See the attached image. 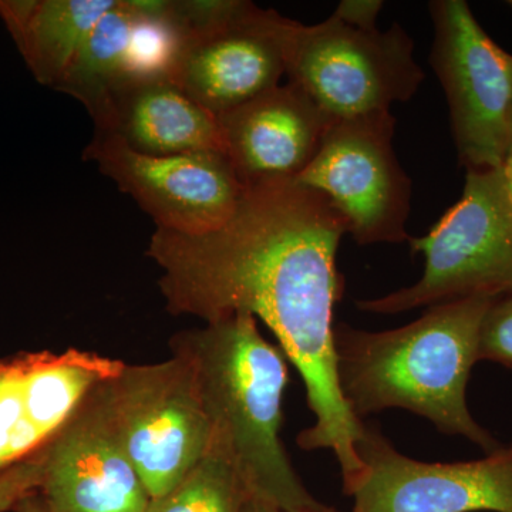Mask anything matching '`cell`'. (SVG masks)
<instances>
[{
    "label": "cell",
    "mask_w": 512,
    "mask_h": 512,
    "mask_svg": "<svg viewBox=\"0 0 512 512\" xmlns=\"http://www.w3.org/2000/svg\"><path fill=\"white\" fill-rule=\"evenodd\" d=\"M500 170L501 174H503L505 188H507L508 195H510L512 201V141Z\"/></svg>",
    "instance_id": "cell-24"
},
{
    "label": "cell",
    "mask_w": 512,
    "mask_h": 512,
    "mask_svg": "<svg viewBox=\"0 0 512 512\" xmlns=\"http://www.w3.org/2000/svg\"><path fill=\"white\" fill-rule=\"evenodd\" d=\"M394 131L390 110L333 121L318 154L295 178L335 205L359 245L410 241L413 184L394 151Z\"/></svg>",
    "instance_id": "cell-8"
},
{
    "label": "cell",
    "mask_w": 512,
    "mask_h": 512,
    "mask_svg": "<svg viewBox=\"0 0 512 512\" xmlns=\"http://www.w3.org/2000/svg\"><path fill=\"white\" fill-rule=\"evenodd\" d=\"M285 76L332 121L389 111L412 100L426 77L400 23L360 30L333 16L308 26L293 20Z\"/></svg>",
    "instance_id": "cell-5"
},
{
    "label": "cell",
    "mask_w": 512,
    "mask_h": 512,
    "mask_svg": "<svg viewBox=\"0 0 512 512\" xmlns=\"http://www.w3.org/2000/svg\"><path fill=\"white\" fill-rule=\"evenodd\" d=\"M495 299L431 306L409 325L386 332L335 325L338 382L350 412L362 420L387 409L409 410L487 454L498 450L500 443L473 419L466 399L481 323Z\"/></svg>",
    "instance_id": "cell-3"
},
{
    "label": "cell",
    "mask_w": 512,
    "mask_h": 512,
    "mask_svg": "<svg viewBox=\"0 0 512 512\" xmlns=\"http://www.w3.org/2000/svg\"><path fill=\"white\" fill-rule=\"evenodd\" d=\"M345 218L322 194L295 180L245 187L221 228L183 235L157 228L147 256L173 315L205 323L247 313L274 332L298 370L315 423L298 436L306 451H333L348 495L362 476L357 456L365 423L350 412L338 382L336 303L345 284L336 256Z\"/></svg>",
    "instance_id": "cell-1"
},
{
    "label": "cell",
    "mask_w": 512,
    "mask_h": 512,
    "mask_svg": "<svg viewBox=\"0 0 512 512\" xmlns=\"http://www.w3.org/2000/svg\"><path fill=\"white\" fill-rule=\"evenodd\" d=\"M96 133L110 134L144 156L224 151L220 123L174 80L123 82L92 117Z\"/></svg>",
    "instance_id": "cell-15"
},
{
    "label": "cell",
    "mask_w": 512,
    "mask_h": 512,
    "mask_svg": "<svg viewBox=\"0 0 512 512\" xmlns=\"http://www.w3.org/2000/svg\"><path fill=\"white\" fill-rule=\"evenodd\" d=\"M333 508H328L325 512H332ZM255 512H285L282 510H279L278 507H275V505L266 504L264 501H259L258 507H256Z\"/></svg>",
    "instance_id": "cell-25"
},
{
    "label": "cell",
    "mask_w": 512,
    "mask_h": 512,
    "mask_svg": "<svg viewBox=\"0 0 512 512\" xmlns=\"http://www.w3.org/2000/svg\"><path fill=\"white\" fill-rule=\"evenodd\" d=\"M99 387L43 448L39 491L52 512H147L150 495L111 426Z\"/></svg>",
    "instance_id": "cell-13"
},
{
    "label": "cell",
    "mask_w": 512,
    "mask_h": 512,
    "mask_svg": "<svg viewBox=\"0 0 512 512\" xmlns=\"http://www.w3.org/2000/svg\"><path fill=\"white\" fill-rule=\"evenodd\" d=\"M500 363L512 370V295L500 296L485 313L478 339V362Z\"/></svg>",
    "instance_id": "cell-20"
},
{
    "label": "cell",
    "mask_w": 512,
    "mask_h": 512,
    "mask_svg": "<svg viewBox=\"0 0 512 512\" xmlns=\"http://www.w3.org/2000/svg\"><path fill=\"white\" fill-rule=\"evenodd\" d=\"M116 0H0V19L33 77L57 87Z\"/></svg>",
    "instance_id": "cell-16"
},
{
    "label": "cell",
    "mask_w": 512,
    "mask_h": 512,
    "mask_svg": "<svg viewBox=\"0 0 512 512\" xmlns=\"http://www.w3.org/2000/svg\"><path fill=\"white\" fill-rule=\"evenodd\" d=\"M430 66L450 110L458 163L497 170L512 141V55L497 45L464 0H433Z\"/></svg>",
    "instance_id": "cell-7"
},
{
    "label": "cell",
    "mask_w": 512,
    "mask_h": 512,
    "mask_svg": "<svg viewBox=\"0 0 512 512\" xmlns=\"http://www.w3.org/2000/svg\"><path fill=\"white\" fill-rule=\"evenodd\" d=\"M332 512H338V511H336V510H333Z\"/></svg>",
    "instance_id": "cell-27"
},
{
    "label": "cell",
    "mask_w": 512,
    "mask_h": 512,
    "mask_svg": "<svg viewBox=\"0 0 512 512\" xmlns=\"http://www.w3.org/2000/svg\"><path fill=\"white\" fill-rule=\"evenodd\" d=\"M101 402L151 501L177 487L211 453L210 421L181 357L127 365L101 384Z\"/></svg>",
    "instance_id": "cell-6"
},
{
    "label": "cell",
    "mask_w": 512,
    "mask_h": 512,
    "mask_svg": "<svg viewBox=\"0 0 512 512\" xmlns=\"http://www.w3.org/2000/svg\"><path fill=\"white\" fill-rule=\"evenodd\" d=\"M15 512H52L49 504L43 497V494L39 490L30 491L26 494L18 504L13 507Z\"/></svg>",
    "instance_id": "cell-23"
},
{
    "label": "cell",
    "mask_w": 512,
    "mask_h": 512,
    "mask_svg": "<svg viewBox=\"0 0 512 512\" xmlns=\"http://www.w3.org/2000/svg\"><path fill=\"white\" fill-rule=\"evenodd\" d=\"M124 366L79 349L0 359V471L45 448L86 397Z\"/></svg>",
    "instance_id": "cell-11"
},
{
    "label": "cell",
    "mask_w": 512,
    "mask_h": 512,
    "mask_svg": "<svg viewBox=\"0 0 512 512\" xmlns=\"http://www.w3.org/2000/svg\"><path fill=\"white\" fill-rule=\"evenodd\" d=\"M410 247L426 258L424 274L409 288L357 302V308L394 315L474 298L512 295V201L503 174L467 170L463 195Z\"/></svg>",
    "instance_id": "cell-4"
},
{
    "label": "cell",
    "mask_w": 512,
    "mask_h": 512,
    "mask_svg": "<svg viewBox=\"0 0 512 512\" xmlns=\"http://www.w3.org/2000/svg\"><path fill=\"white\" fill-rule=\"evenodd\" d=\"M42 477L43 448L8 470L0 471V512L12 511L26 494L39 490Z\"/></svg>",
    "instance_id": "cell-21"
},
{
    "label": "cell",
    "mask_w": 512,
    "mask_h": 512,
    "mask_svg": "<svg viewBox=\"0 0 512 512\" xmlns=\"http://www.w3.org/2000/svg\"><path fill=\"white\" fill-rule=\"evenodd\" d=\"M190 366L210 421L211 453L228 461L258 500L285 512H325L293 470L281 440L288 357L235 313L171 339Z\"/></svg>",
    "instance_id": "cell-2"
},
{
    "label": "cell",
    "mask_w": 512,
    "mask_h": 512,
    "mask_svg": "<svg viewBox=\"0 0 512 512\" xmlns=\"http://www.w3.org/2000/svg\"><path fill=\"white\" fill-rule=\"evenodd\" d=\"M383 6L382 0H343L330 16L350 28L376 30L377 19H379Z\"/></svg>",
    "instance_id": "cell-22"
},
{
    "label": "cell",
    "mask_w": 512,
    "mask_h": 512,
    "mask_svg": "<svg viewBox=\"0 0 512 512\" xmlns=\"http://www.w3.org/2000/svg\"><path fill=\"white\" fill-rule=\"evenodd\" d=\"M356 450L363 471L348 494L352 512H512V444L481 460L426 463L365 424Z\"/></svg>",
    "instance_id": "cell-10"
},
{
    "label": "cell",
    "mask_w": 512,
    "mask_h": 512,
    "mask_svg": "<svg viewBox=\"0 0 512 512\" xmlns=\"http://www.w3.org/2000/svg\"><path fill=\"white\" fill-rule=\"evenodd\" d=\"M133 10L127 0H116L97 22L57 92L69 94L94 116L109 94L124 82Z\"/></svg>",
    "instance_id": "cell-17"
},
{
    "label": "cell",
    "mask_w": 512,
    "mask_h": 512,
    "mask_svg": "<svg viewBox=\"0 0 512 512\" xmlns=\"http://www.w3.org/2000/svg\"><path fill=\"white\" fill-rule=\"evenodd\" d=\"M133 10L124 82L174 80L187 36L171 13V0H127Z\"/></svg>",
    "instance_id": "cell-18"
},
{
    "label": "cell",
    "mask_w": 512,
    "mask_h": 512,
    "mask_svg": "<svg viewBox=\"0 0 512 512\" xmlns=\"http://www.w3.org/2000/svg\"><path fill=\"white\" fill-rule=\"evenodd\" d=\"M293 20L248 2L234 19L188 37L174 82L215 117L279 86Z\"/></svg>",
    "instance_id": "cell-12"
},
{
    "label": "cell",
    "mask_w": 512,
    "mask_h": 512,
    "mask_svg": "<svg viewBox=\"0 0 512 512\" xmlns=\"http://www.w3.org/2000/svg\"><path fill=\"white\" fill-rule=\"evenodd\" d=\"M83 158L130 195L157 228L175 234L202 235L221 228L245 190L224 151L144 156L117 137L94 133Z\"/></svg>",
    "instance_id": "cell-9"
},
{
    "label": "cell",
    "mask_w": 512,
    "mask_h": 512,
    "mask_svg": "<svg viewBox=\"0 0 512 512\" xmlns=\"http://www.w3.org/2000/svg\"><path fill=\"white\" fill-rule=\"evenodd\" d=\"M225 153L248 185L295 180L312 163L332 120L286 83L217 117Z\"/></svg>",
    "instance_id": "cell-14"
},
{
    "label": "cell",
    "mask_w": 512,
    "mask_h": 512,
    "mask_svg": "<svg viewBox=\"0 0 512 512\" xmlns=\"http://www.w3.org/2000/svg\"><path fill=\"white\" fill-rule=\"evenodd\" d=\"M259 501L228 461L210 453L147 512H255Z\"/></svg>",
    "instance_id": "cell-19"
},
{
    "label": "cell",
    "mask_w": 512,
    "mask_h": 512,
    "mask_svg": "<svg viewBox=\"0 0 512 512\" xmlns=\"http://www.w3.org/2000/svg\"><path fill=\"white\" fill-rule=\"evenodd\" d=\"M508 5H510L512 8V0H510V2H508Z\"/></svg>",
    "instance_id": "cell-26"
}]
</instances>
